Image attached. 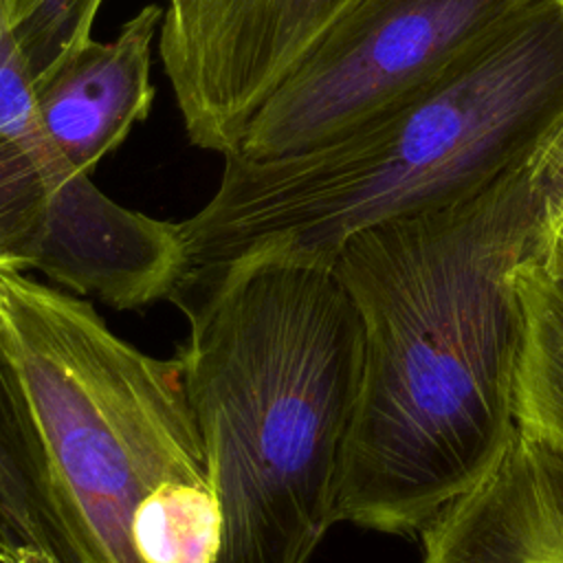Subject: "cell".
<instances>
[{"label":"cell","mask_w":563,"mask_h":563,"mask_svg":"<svg viewBox=\"0 0 563 563\" xmlns=\"http://www.w3.org/2000/svg\"><path fill=\"white\" fill-rule=\"evenodd\" d=\"M563 207V123L477 191L352 235L332 271L363 323L336 521L411 534L515 440L519 268Z\"/></svg>","instance_id":"6da1fadb"},{"label":"cell","mask_w":563,"mask_h":563,"mask_svg":"<svg viewBox=\"0 0 563 563\" xmlns=\"http://www.w3.org/2000/svg\"><path fill=\"white\" fill-rule=\"evenodd\" d=\"M563 123V0H528L433 77L341 134L282 156L227 154L178 222L180 310L255 260L332 266L363 229L455 202Z\"/></svg>","instance_id":"7a4b0ae2"},{"label":"cell","mask_w":563,"mask_h":563,"mask_svg":"<svg viewBox=\"0 0 563 563\" xmlns=\"http://www.w3.org/2000/svg\"><path fill=\"white\" fill-rule=\"evenodd\" d=\"M220 504L216 563H308L336 523L363 323L328 264L255 260L180 310Z\"/></svg>","instance_id":"3957f363"},{"label":"cell","mask_w":563,"mask_h":563,"mask_svg":"<svg viewBox=\"0 0 563 563\" xmlns=\"http://www.w3.org/2000/svg\"><path fill=\"white\" fill-rule=\"evenodd\" d=\"M4 345L92 563H216L220 504L180 361L0 266Z\"/></svg>","instance_id":"277c9868"},{"label":"cell","mask_w":563,"mask_h":563,"mask_svg":"<svg viewBox=\"0 0 563 563\" xmlns=\"http://www.w3.org/2000/svg\"><path fill=\"white\" fill-rule=\"evenodd\" d=\"M528 0H356L251 119L238 152L319 145L400 99Z\"/></svg>","instance_id":"5b68a950"},{"label":"cell","mask_w":563,"mask_h":563,"mask_svg":"<svg viewBox=\"0 0 563 563\" xmlns=\"http://www.w3.org/2000/svg\"><path fill=\"white\" fill-rule=\"evenodd\" d=\"M356 0H167L158 53L189 141L220 156Z\"/></svg>","instance_id":"8992f818"},{"label":"cell","mask_w":563,"mask_h":563,"mask_svg":"<svg viewBox=\"0 0 563 563\" xmlns=\"http://www.w3.org/2000/svg\"><path fill=\"white\" fill-rule=\"evenodd\" d=\"M420 532L422 563H563V457L517 431L495 468Z\"/></svg>","instance_id":"52a82bcc"},{"label":"cell","mask_w":563,"mask_h":563,"mask_svg":"<svg viewBox=\"0 0 563 563\" xmlns=\"http://www.w3.org/2000/svg\"><path fill=\"white\" fill-rule=\"evenodd\" d=\"M106 202L42 128L0 0V262H33Z\"/></svg>","instance_id":"ba28073f"},{"label":"cell","mask_w":563,"mask_h":563,"mask_svg":"<svg viewBox=\"0 0 563 563\" xmlns=\"http://www.w3.org/2000/svg\"><path fill=\"white\" fill-rule=\"evenodd\" d=\"M163 9L145 4L110 42L95 37L33 84L35 106L53 145L84 174L117 150L154 101L152 42Z\"/></svg>","instance_id":"9c48e42d"},{"label":"cell","mask_w":563,"mask_h":563,"mask_svg":"<svg viewBox=\"0 0 563 563\" xmlns=\"http://www.w3.org/2000/svg\"><path fill=\"white\" fill-rule=\"evenodd\" d=\"M526 312L517 374V427L563 457V286L528 260L517 273Z\"/></svg>","instance_id":"30bf717a"},{"label":"cell","mask_w":563,"mask_h":563,"mask_svg":"<svg viewBox=\"0 0 563 563\" xmlns=\"http://www.w3.org/2000/svg\"><path fill=\"white\" fill-rule=\"evenodd\" d=\"M101 4L103 0H2L7 26L33 84L92 40Z\"/></svg>","instance_id":"8fae6325"},{"label":"cell","mask_w":563,"mask_h":563,"mask_svg":"<svg viewBox=\"0 0 563 563\" xmlns=\"http://www.w3.org/2000/svg\"><path fill=\"white\" fill-rule=\"evenodd\" d=\"M534 262L545 271L550 279L563 286V207L550 220L537 249Z\"/></svg>","instance_id":"7c38bea8"}]
</instances>
